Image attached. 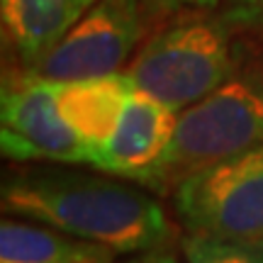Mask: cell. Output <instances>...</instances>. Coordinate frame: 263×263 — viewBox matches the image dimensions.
<instances>
[{
    "label": "cell",
    "mask_w": 263,
    "mask_h": 263,
    "mask_svg": "<svg viewBox=\"0 0 263 263\" xmlns=\"http://www.w3.org/2000/svg\"><path fill=\"white\" fill-rule=\"evenodd\" d=\"M124 263H180L178 256L171 251V246H163V249H151V251H141L134 258Z\"/></svg>",
    "instance_id": "5bb4252c"
},
{
    "label": "cell",
    "mask_w": 263,
    "mask_h": 263,
    "mask_svg": "<svg viewBox=\"0 0 263 263\" xmlns=\"http://www.w3.org/2000/svg\"><path fill=\"white\" fill-rule=\"evenodd\" d=\"M183 254L188 263H263V239L234 241L188 232L183 236Z\"/></svg>",
    "instance_id": "8fae6325"
},
{
    "label": "cell",
    "mask_w": 263,
    "mask_h": 263,
    "mask_svg": "<svg viewBox=\"0 0 263 263\" xmlns=\"http://www.w3.org/2000/svg\"><path fill=\"white\" fill-rule=\"evenodd\" d=\"M95 5V0H0L3 49L12 66L32 68L66 32Z\"/></svg>",
    "instance_id": "ba28073f"
},
{
    "label": "cell",
    "mask_w": 263,
    "mask_h": 263,
    "mask_svg": "<svg viewBox=\"0 0 263 263\" xmlns=\"http://www.w3.org/2000/svg\"><path fill=\"white\" fill-rule=\"evenodd\" d=\"M234 32L215 10H185L149 32L124 76L141 93L183 112L244 66Z\"/></svg>",
    "instance_id": "3957f363"
},
{
    "label": "cell",
    "mask_w": 263,
    "mask_h": 263,
    "mask_svg": "<svg viewBox=\"0 0 263 263\" xmlns=\"http://www.w3.org/2000/svg\"><path fill=\"white\" fill-rule=\"evenodd\" d=\"M115 251L32 219L0 222V263H115Z\"/></svg>",
    "instance_id": "30bf717a"
},
{
    "label": "cell",
    "mask_w": 263,
    "mask_h": 263,
    "mask_svg": "<svg viewBox=\"0 0 263 263\" xmlns=\"http://www.w3.org/2000/svg\"><path fill=\"white\" fill-rule=\"evenodd\" d=\"M263 144V54L176 117L166 151L134 183L173 195L180 183Z\"/></svg>",
    "instance_id": "7a4b0ae2"
},
{
    "label": "cell",
    "mask_w": 263,
    "mask_h": 263,
    "mask_svg": "<svg viewBox=\"0 0 263 263\" xmlns=\"http://www.w3.org/2000/svg\"><path fill=\"white\" fill-rule=\"evenodd\" d=\"M234 17L244 25H263V0H232Z\"/></svg>",
    "instance_id": "4fadbf2b"
},
{
    "label": "cell",
    "mask_w": 263,
    "mask_h": 263,
    "mask_svg": "<svg viewBox=\"0 0 263 263\" xmlns=\"http://www.w3.org/2000/svg\"><path fill=\"white\" fill-rule=\"evenodd\" d=\"M0 146L22 163H88V146L64 120L54 83L20 66L3 76Z\"/></svg>",
    "instance_id": "8992f818"
},
{
    "label": "cell",
    "mask_w": 263,
    "mask_h": 263,
    "mask_svg": "<svg viewBox=\"0 0 263 263\" xmlns=\"http://www.w3.org/2000/svg\"><path fill=\"white\" fill-rule=\"evenodd\" d=\"M3 210L10 217L57 227L115 254L163 249L176 229L156 197L141 185L59 168H22L3 178Z\"/></svg>",
    "instance_id": "6da1fadb"
},
{
    "label": "cell",
    "mask_w": 263,
    "mask_h": 263,
    "mask_svg": "<svg viewBox=\"0 0 263 263\" xmlns=\"http://www.w3.org/2000/svg\"><path fill=\"white\" fill-rule=\"evenodd\" d=\"M173 207L193 234L263 239V144L180 183Z\"/></svg>",
    "instance_id": "277c9868"
},
{
    "label": "cell",
    "mask_w": 263,
    "mask_h": 263,
    "mask_svg": "<svg viewBox=\"0 0 263 263\" xmlns=\"http://www.w3.org/2000/svg\"><path fill=\"white\" fill-rule=\"evenodd\" d=\"M176 117L178 112L134 88L124 103L117 129L90 154L88 163L110 176L137 180L166 151Z\"/></svg>",
    "instance_id": "52a82bcc"
},
{
    "label": "cell",
    "mask_w": 263,
    "mask_h": 263,
    "mask_svg": "<svg viewBox=\"0 0 263 263\" xmlns=\"http://www.w3.org/2000/svg\"><path fill=\"white\" fill-rule=\"evenodd\" d=\"M151 25H159L163 20L173 17L185 10H215L219 0H141Z\"/></svg>",
    "instance_id": "7c38bea8"
},
{
    "label": "cell",
    "mask_w": 263,
    "mask_h": 263,
    "mask_svg": "<svg viewBox=\"0 0 263 263\" xmlns=\"http://www.w3.org/2000/svg\"><path fill=\"white\" fill-rule=\"evenodd\" d=\"M149 27L151 20L141 0H95L57 47L27 71L47 81L122 73Z\"/></svg>",
    "instance_id": "5b68a950"
},
{
    "label": "cell",
    "mask_w": 263,
    "mask_h": 263,
    "mask_svg": "<svg viewBox=\"0 0 263 263\" xmlns=\"http://www.w3.org/2000/svg\"><path fill=\"white\" fill-rule=\"evenodd\" d=\"M57 93L59 110L64 120L76 129V134L88 146V161L98 146L112 137L117 129L124 103L134 85L122 73L78 78V81H51Z\"/></svg>",
    "instance_id": "9c48e42d"
}]
</instances>
